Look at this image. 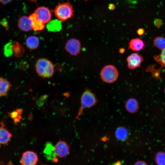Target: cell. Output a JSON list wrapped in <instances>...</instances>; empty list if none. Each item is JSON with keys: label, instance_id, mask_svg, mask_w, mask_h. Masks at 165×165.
Wrapping results in <instances>:
<instances>
[{"label": "cell", "instance_id": "6da1fadb", "mask_svg": "<svg viewBox=\"0 0 165 165\" xmlns=\"http://www.w3.org/2000/svg\"><path fill=\"white\" fill-rule=\"evenodd\" d=\"M35 68L38 74L43 78L51 77L54 72V67L52 63L45 58H40L37 61Z\"/></svg>", "mask_w": 165, "mask_h": 165}, {"label": "cell", "instance_id": "7a4b0ae2", "mask_svg": "<svg viewBox=\"0 0 165 165\" xmlns=\"http://www.w3.org/2000/svg\"><path fill=\"white\" fill-rule=\"evenodd\" d=\"M54 13L59 20L61 22L64 21L73 16L72 6L68 2L59 3L56 7Z\"/></svg>", "mask_w": 165, "mask_h": 165}, {"label": "cell", "instance_id": "3957f363", "mask_svg": "<svg viewBox=\"0 0 165 165\" xmlns=\"http://www.w3.org/2000/svg\"><path fill=\"white\" fill-rule=\"evenodd\" d=\"M97 100L94 94L90 90L86 89L81 98V106L75 120L82 114L83 110L91 107L96 104Z\"/></svg>", "mask_w": 165, "mask_h": 165}, {"label": "cell", "instance_id": "277c9868", "mask_svg": "<svg viewBox=\"0 0 165 165\" xmlns=\"http://www.w3.org/2000/svg\"><path fill=\"white\" fill-rule=\"evenodd\" d=\"M100 76L102 80L108 83L116 81L119 76L118 69L114 66L107 65L104 67L101 70Z\"/></svg>", "mask_w": 165, "mask_h": 165}, {"label": "cell", "instance_id": "5b68a950", "mask_svg": "<svg viewBox=\"0 0 165 165\" xmlns=\"http://www.w3.org/2000/svg\"><path fill=\"white\" fill-rule=\"evenodd\" d=\"M81 43L78 39L72 38L68 40L67 42L65 49L71 55L76 56L80 53L81 50Z\"/></svg>", "mask_w": 165, "mask_h": 165}, {"label": "cell", "instance_id": "8992f818", "mask_svg": "<svg viewBox=\"0 0 165 165\" xmlns=\"http://www.w3.org/2000/svg\"><path fill=\"white\" fill-rule=\"evenodd\" d=\"M38 160V156L35 152L28 151L22 154L20 163L21 165H35Z\"/></svg>", "mask_w": 165, "mask_h": 165}, {"label": "cell", "instance_id": "52a82bcc", "mask_svg": "<svg viewBox=\"0 0 165 165\" xmlns=\"http://www.w3.org/2000/svg\"><path fill=\"white\" fill-rule=\"evenodd\" d=\"M70 149L69 145L64 141L60 140L54 147L55 153L57 156L61 158L67 156Z\"/></svg>", "mask_w": 165, "mask_h": 165}, {"label": "cell", "instance_id": "ba28073f", "mask_svg": "<svg viewBox=\"0 0 165 165\" xmlns=\"http://www.w3.org/2000/svg\"><path fill=\"white\" fill-rule=\"evenodd\" d=\"M143 60V57L137 53H131L127 58L128 68L134 69L139 67Z\"/></svg>", "mask_w": 165, "mask_h": 165}, {"label": "cell", "instance_id": "9c48e42d", "mask_svg": "<svg viewBox=\"0 0 165 165\" xmlns=\"http://www.w3.org/2000/svg\"><path fill=\"white\" fill-rule=\"evenodd\" d=\"M4 121L0 123V146L2 145H8L10 141L12 134L5 127Z\"/></svg>", "mask_w": 165, "mask_h": 165}, {"label": "cell", "instance_id": "30bf717a", "mask_svg": "<svg viewBox=\"0 0 165 165\" xmlns=\"http://www.w3.org/2000/svg\"><path fill=\"white\" fill-rule=\"evenodd\" d=\"M35 13L36 14L38 18L44 24L48 22L51 18V13L50 10L45 7L38 8Z\"/></svg>", "mask_w": 165, "mask_h": 165}, {"label": "cell", "instance_id": "8fae6325", "mask_svg": "<svg viewBox=\"0 0 165 165\" xmlns=\"http://www.w3.org/2000/svg\"><path fill=\"white\" fill-rule=\"evenodd\" d=\"M17 24L19 28L24 31H28L32 29L31 20L29 17L27 16H24L20 17Z\"/></svg>", "mask_w": 165, "mask_h": 165}, {"label": "cell", "instance_id": "7c38bea8", "mask_svg": "<svg viewBox=\"0 0 165 165\" xmlns=\"http://www.w3.org/2000/svg\"><path fill=\"white\" fill-rule=\"evenodd\" d=\"M29 17L31 21L32 29L36 31H41L44 29V24L38 18L36 13H33Z\"/></svg>", "mask_w": 165, "mask_h": 165}, {"label": "cell", "instance_id": "4fadbf2b", "mask_svg": "<svg viewBox=\"0 0 165 165\" xmlns=\"http://www.w3.org/2000/svg\"><path fill=\"white\" fill-rule=\"evenodd\" d=\"M43 152L48 159L56 162L57 161L54 150V147L50 142H47L45 145Z\"/></svg>", "mask_w": 165, "mask_h": 165}, {"label": "cell", "instance_id": "5bb4252c", "mask_svg": "<svg viewBox=\"0 0 165 165\" xmlns=\"http://www.w3.org/2000/svg\"><path fill=\"white\" fill-rule=\"evenodd\" d=\"M144 46L143 41L138 38L131 39L128 44L129 49L135 51H141L143 49Z\"/></svg>", "mask_w": 165, "mask_h": 165}, {"label": "cell", "instance_id": "9a60e30c", "mask_svg": "<svg viewBox=\"0 0 165 165\" xmlns=\"http://www.w3.org/2000/svg\"><path fill=\"white\" fill-rule=\"evenodd\" d=\"M11 86L10 83L7 80L0 77V97L6 96Z\"/></svg>", "mask_w": 165, "mask_h": 165}, {"label": "cell", "instance_id": "2e32d148", "mask_svg": "<svg viewBox=\"0 0 165 165\" xmlns=\"http://www.w3.org/2000/svg\"><path fill=\"white\" fill-rule=\"evenodd\" d=\"M26 45L29 49L34 50L38 47L39 44L38 38L35 36H31L26 39L25 41Z\"/></svg>", "mask_w": 165, "mask_h": 165}, {"label": "cell", "instance_id": "e0dca14e", "mask_svg": "<svg viewBox=\"0 0 165 165\" xmlns=\"http://www.w3.org/2000/svg\"><path fill=\"white\" fill-rule=\"evenodd\" d=\"M138 102L134 98H130L128 100L126 103V109L130 113H134L136 112L138 110Z\"/></svg>", "mask_w": 165, "mask_h": 165}, {"label": "cell", "instance_id": "ac0fdd59", "mask_svg": "<svg viewBox=\"0 0 165 165\" xmlns=\"http://www.w3.org/2000/svg\"><path fill=\"white\" fill-rule=\"evenodd\" d=\"M13 54L16 57H20L23 55L25 49L24 47L19 42L14 41L12 42Z\"/></svg>", "mask_w": 165, "mask_h": 165}, {"label": "cell", "instance_id": "d6986e66", "mask_svg": "<svg viewBox=\"0 0 165 165\" xmlns=\"http://www.w3.org/2000/svg\"><path fill=\"white\" fill-rule=\"evenodd\" d=\"M23 112V110L22 108H18L11 112H8V115L13 121L14 123L17 125L22 118L21 115Z\"/></svg>", "mask_w": 165, "mask_h": 165}, {"label": "cell", "instance_id": "ffe728a7", "mask_svg": "<svg viewBox=\"0 0 165 165\" xmlns=\"http://www.w3.org/2000/svg\"><path fill=\"white\" fill-rule=\"evenodd\" d=\"M59 20H55L49 22L47 25V28L48 31L53 32L59 31L61 29L62 25Z\"/></svg>", "mask_w": 165, "mask_h": 165}, {"label": "cell", "instance_id": "44dd1931", "mask_svg": "<svg viewBox=\"0 0 165 165\" xmlns=\"http://www.w3.org/2000/svg\"><path fill=\"white\" fill-rule=\"evenodd\" d=\"M115 134L117 139L121 141H124L127 138L128 132L125 128L120 127L116 130Z\"/></svg>", "mask_w": 165, "mask_h": 165}, {"label": "cell", "instance_id": "7402d4cb", "mask_svg": "<svg viewBox=\"0 0 165 165\" xmlns=\"http://www.w3.org/2000/svg\"><path fill=\"white\" fill-rule=\"evenodd\" d=\"M153 44L155 46L161 50L165 49V38L161 36L156 38L153 40Z\"/></svg>", "mask_w": 165, "mask_h": 165}, {"label": "cell", "instance_id": "603a6c76", "mask_svg": "<svg viewBox=\"0 0 165 165\" xmlns=\"http://www.w3.org/2000/svg\"><path fill=\"white\" fill-rule=\"evenodd\" d=\"M155 160L158 165H165V152L162 151L157 152Z\"/></svg>", "mask_w": 165, "mask_h": 165}, {"label": "cell", "instance_id": "cb8c5ba5", "mask_svg": "<svg viewBox=\"0 0 165 165\" xmlns=\"http://www.w3.org/2000/svg\"><path fill=\"white\" fill-rule=\"evenodd\" d=\"M155 60L162 66L165 65V49L162 50L160 54L154 57Z\"/></svg>", "mask_w": 165, "mask_h": 165}, {"label": "cell", "instance_id": "d4e9b609", "mask_svg": "<svg viewBox=\"0 0 165 165\" xmlns=\"http://www.w3.org/2000/svg\"><path fill=\"white\" fill-rule=\"evenodd\" d=\"M5 55L7 57L11 56L13 54L12 42H10L6 44L4 48Z\"/></svg>", "mask_w": 165, "mask_h": 165}, {"label": "cell", "instance_id": "484cf974", "mask_svg": "<svg viewBox=\"0 0 165 165\" xmlns=\"http://www.w3.org/2000/svg\"><path fill=\"white\" fill-rule=\"evenodd\" d=\"M154 24L156 26L160 27L162 25L163 22L160 19H156L154 21Z\"/></svg>", "mask_w": 165, "mask_h": 165}, {"label": "cell", "instance_id": "4316f807", "mask_svg": "<svg viewBox=\"0 0 165 165\" xmlns=\"http://www.w3.org/2000/svg\"><path fill=\"white\" fill-rule=\"evenodd\" d=\"M134 165H148L145 162L142 161H138L136 162Z\"/></svg>", "mask_w": 165, "mask_h": 165}, {"label": "cell", "instance_id": "83f0119b", "mask_svg": "<svg viewBox=\"0 0 165 165\" xmlns=\"http://www.w3.org/2000/svg\"><path fill=\"white\" fill-rule=\"evenodd\" d=\"M144 32V30L143 28H139L138 29L137 31V34L140 35H143Z\"/></svg>", "mask_w": 165, "mask_h": 165}, {"label": "cell", "instance_id": "f1b7e54d", "mask_svg": "<svg viewBox=\"0 0 165 165\" xmlns=\"http://www.w3.org/2000/svg\"><path fill=\"white\" fill-rule=\"evenodd\" d=\"M13 0H0V3L3 5L6 4Z\"/></svg>", "mask_w": 165, "mask_h": 165}, {"label": "cell", "instance_id": "f546056e", "mask_svg": "<svg viewBox=\"0 0 165 165\" xmlns=\"http://www.w3.org/2000/svg\"><path fill=\"white\" fill-rule=\"evenodd\" d=\"M125 51V50L123 48H121L119 50V52L120 53H123Z\"/></svg>", "mask_w": 165, "mask_h": 165}, {"label": "cell", "instance_id": "4dcf8cb0", "mask_svg": "<svg viewBox=\"0 0 165 165\" xmlns=\"http://www.w3.org/2000/svg\"><path fill=\"white\" fill-rule=\"evenodd\" d=\"M114 165H122L121 162L119 161H117Z\"/></svg>", "mask_w": 165, "mask_h": 165}, {"label": "cell", "instance_id": "1f68e13d", "mask_svg": "<svg viewBox=\"0 0 165 165\" xmlns=\"http://www.w3.org/2000/svg\"><path fill=\"white\" fill-rule=\"evenodd\" d=\"M113 5L111 4V5H109V8L110 9H113L114 8V5L113 6H112Z\"/></svg>", "mask_w": 165, "mask_h": 165}, {"label": "cell", "instance_id": "d6a6232c", "mask_svg": "<svg viewBox=\"0 0 165 165\" xmlns=\"http://www.w3.org/2000/svg\"><path fill=\"white\" fill-rule=\"evenodd\" d=\"M164 92H165V89H164Z\"/></svg>", "mask_w": 165, "mask_h": 165}, {"label": "cell", "instance_id": "836d02e7", "mask_svg": "<svg viewBox=\"0 0 165 165\" xmlns=\"http://www.w3.org/2000/svg\"><path fill=\"white\" fill-rule=\"evenodd\" d=\"M86 0V1H87V0Z\"/></svg>", "mask_w": 165, "mask_h": 165}]
</instances>
